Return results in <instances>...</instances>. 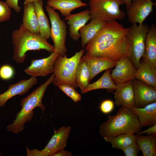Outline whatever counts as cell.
Wrapping results in <instances>:
<instances>
[{"instance_id":"1","label":"cell","mask_w":156,"mask_h":156,"mask_svg":"<svg viewBox=\"0 0 156 156\" xmlns=\"http://www.w3.org/2000/svg\"><path fill=\"white\" fill-rule=\"evenodd\" d=\"M128 28L116 21L107 22L104 27L86 44L84 55L107 58L117 62L129 57L126 38Z\"/></svg>"},{"instance_id":"2","label":"cell","mask_w":156,"mask_h":156,"mask_svg":"<svg viewBox=\"0 0 156 156\" xmlns=\"http://www.w3.org/2000/svg\"><path fill=\"white\" fill-rule=\"evenodd\" d=\"M54 77L53 74L44 83L21 100V109L17 113L12 122L6 127L8 131L15 134L23 131L25 129V124L32 120L34 115L33 110L36 107L40 108L43 114L45 107L42 103V99L48 87L53 83Z\"/></svg>"},{"instance_id":"3","label":"cell","mask_w":156,"mask_h":156,"mask_svg":"<svg viewBox=\"0 0 156 156\" xmlns=\"http://www.w3.org/2000/svg\"><path fill=\"white\" fill-rule=\"evenodd\" d=\"M14 50L13 59L21 64L25 60L26 53L29 51L45 50L51 53L54 52L53 46L40 34L29 31L21 24L18 29L14 30L12 35Z\"/></svg>"},{"instance_id":"4","label":"cell","mask_w":156,"mask_h":156,"mask_svg":"<svg viewBox=\"0 0 156 156\" xmlns=\"http://www.w3.org/2000/svg\"><path fill=\"white\" fill-rule=\"evenodd\" d=\"M141 127L137 116L130 109L120 107L115 115L107 116L100 125L99 133L103 138L124 134H138Z\"/></svg>"},{"instance_id":"5","label":"cell","mask_w":156,"mask_h":156,"mask_svg":"<svg viewBox=\"0 0 156 156\" xmlns=\"http://www.w3.org/2000/svg\"><path fill=\"white\" fill-rule=\"evenodd\" d=\"M85 52V50L81 49L70 58L67 57L66 54L64 56L59 55L54 64V77L53 83L54 86L68 84L75 89L77 88L75 79L76 73Z\"/></svg>"},{"instance_id":"6","label":"cell","mask_w":156,"mask_h":156,"mask_svg":"<svg viewBox=\"0 0 156 156\" xmlns=\"http://www.w3.org/2000/svg\"><path fill=\"white\" fill-rule=\"evenodd\" d=\"M150 27L146 24H132L128 28L126 38L129 45L128 57L136 69L144 55L145 43Z\"/></svg>"},{"instance_id":"7","label":"cell","mask_w":156,"mask_h":156,"mask_svg":"<svg viewBox=\"0 0 156 156\" xmlns=\"http://www.w3.org/2000/svg\"><path fill=\"white\" fill-rule=\"evenodd\" d=\"M91 19H97L106 22L120 20L125 16L120 9L125 4L123 0H90Z\"/></svg>"},{"instance_id":"8","label":"cell","mask_w":156,"mask_h":156,"mask_svg":"<svg viewBox=\"0 0 156 156\" xmlns=\"http://www.w3.org/2000/svg\"><path fill=\"white\" fill-rule=\"evenodd\" d=\"M45 8L51 24L50 37L53 42L54 52L64 56L67 51L65 44L67 26L57 12L48 5Z\"/></svg>"},{"instance_id":"9","label":"cell","mask_w":156,"mask_h":156,"mask_svg":"<svg viewBox=\"0 0 156 156\" xmlns=\"http://www.w3.org/2000/svg\"><path fill=\"white\" fill-rule=\"evenodd\" d=\"M59 55L53 52L48 57L31 61L29 66L24 70L25 72L31 77H45L53 73L55 62Z\"/></svg>"},{"instance_id":"10","label":"cell","mask_w":156,"mask_h":156,"mask_svg":"<svg viewBox=\"0 0 156 156\" xmlns=\"http://www.w3.org/2000/svg\"><path fill=\"white\" fill-rule=\"evenodd\" d=\"M154 3L152 0H132L127 10L129 21L132 24L142 25L153 11Z\"/></svg>"},{"instance_id":"11","label":"cell","mask_w":156,"mask_h":156,"mask_svg":"<svg viewBox=\"0 0 156 156\" xmlns=\"http://www.w3.org/2000/svg\"><path fill=\"white\" fill-rule=\"evenodd\" d=\"M115 67L110 75L116 85L133 81L135 79L137 69L128 57H123L117 61Z\"/></svg>"},{"instance_id":"12","label":"cell","mask_w":156,"mask_h":156,"mask_svg":"<svg viewBox=\"0 0 156 156\" xmlns=\"http://www.w3.org/2000/svg\"><path fill=\"white\" fill-rule=\"evenodd\" d=\"M54 133L45 148L41 150L45 156L53 155L66 146L71 128L63 126L57 130L54 128Z\"/></svg>"},{"instance_id":"13","label":"cell","mask_w":156,"mask_h":156,"mask_svg":"<svg viewBox=\"0 0 156 156\" xmlns=\"http://www.w3.org/2000/svg\"><path fill=\"white\" fill-rule=\"evenodd\" d=\"M135 107L142 108L156 102V88L135 79L133 80Z\"/></svg>"},{"instance_id":"14","label":"cell","mask_w":156,"mask_h":156,"mask_svg":"<svg viewBox=\"0 0 156 156\" xmlns=\"http://www.w3.org/2000/svg\"><path fill=\"white\" fill-rule=\"evenodd\" d=\"M114 93V103L118 107L129 109L135 107L133 81L116 85Z\"/></svg>"},{"instance_id":"15","label":"cell","mask_w":156,"mask_h":156,"mask_svg":"<svg viewBox=\"0 0 156 156\" xmlns=\"http://www.w3.org/2000/svg\"><path fill=\"white\" fill-rule=\"evenodd\" d=\"M37 83L36 78L31 77L29 79H22L15 84H10L8 90L0 94V107L4 106L7 101L12 97L26 94Z\"/></svg>"},{"instance_id":"16","label":"cell","mask_w":156,"mask_h":156,"mask_svg":"<svg viewBox=\"0 0 156 156\" xmlns=\"http://www.w3.org/2000/svg\"><path fill=\"white\" fill-rule=\"evenodd\" d=\"M91 19L89 10H86L75 14H71L65 17L64 20L67 21L69 26V32L70 37L73 40L77 41L80 38L79 30Z\"/></svg>"},{"instance_id":"17","label":"cell","mask_w":156,"mask_h":156,"mask_svg":"<svg viewBox=\"0 0 156 156\" xmlns=\"http://www.w3.org/2000/svg\"><path fill=\"white\" fill-rule=\"evenodd\" d=\"M86 61L90 74L89 82L101 72L115 66L116 61L107 58L88 57L83 55Z\"/></svg>"},{"instance_id":"18","label":"cell","mask_w":156,"mask_h":156,"mask_svg":"<svg viewBox=\"0 0 156 156\" xmlns=\"http://www.w3.org/2000/svg\"><path fill=\"white\" fill-rule=\"evenodd\" d=\"M144 61L156 68V27L152 24L148 32L145 43Z\"/></svg>"},{"instance_id":"19","label":"cell","mask_w":156,"mask_h":156,"mask_svg":"<svg viewBox=\"0 0 156 156\" xmlns=\"http://www.w3.org/2000/svg\"><path fill=\"white\" fill-rule=\"evenodd\" d=\"M130 109L137 116L141 127L156 125V102L143 107H134Z\"/></svg>"},{"instance_id":"20","label":"cell","mask_w":156,"mask_h":156,"mask_svg":"<svg viewBox=\"0 0 156 156\" xmlns=\"http://www.w3.org/2000/svg\"><path fill=\"white\" fill-rule=\"evenodd\" d=\"M107 23L99 19H92L88 24L80 29L79 32L83 48L104 27Z\"/></svg>"},{"instance_id":"21","label":"cell","mask_w":156,"mask_h":156,"mask_svg":"<svg viewBox=\"0 0 156 156\" xmlns=\"http://www.w3.org/2000/svg\"><path fill=\"white\" fill-rule=\"evenodd\" d=\"M83 0H48V5L54 10H57L65 17L70 16L73 10L86 6L87 4Z\"/></svg>"},{"instance_id":"22","label":"cell","mask_w":156,"mask_h":156,"mask_svg":"<svg viewBox=\"0 0 156 156\" xmlns=\"http://www.w3.org/2000/svg\"><path fill=\"white\" fill-rule=\"evenodd\" d=\"M22 26L36 34H39L37 16L33 2L24 3Z\"/></svg>"},{"instance_id":"23","label":"cell","mask_w":156,"mask_h":156,"mask_svg":"<svg viewBox=\"0 0 156 156\" xmlns=\"http://www.w3.org/2000/svg\"><path fill=\"white\" fill-rule=\"evenodd\" d=\"M33 3L37 16L39 34L47 40L50 37L51 27L43 10V2L42 0H38Z\"/></svg>"},{"instance_id":"24","label":"cell","mask_w":156,"mask_h":156,"mask_svg":"<svg viewBox=\"0 0 156 156\" xmlns=\"http://www.w3.org/2000/svg\"><path fill=\"white\" fill-rule=\"evenodd\" d=\"M135 79L156 88V68L151 67L144 61L140 62L136 70Z\"/></svg>"},{"instance_id":"25","label":"cell","mask_w":156,"mask_h":156,"mask_svg":"<svg viewBox=\"0 0 156 156\" xmlns=\"http://www.w3.org/2000/svg\"><path fill=\"white\" fill-rule=\"evenodd\" d=\"M136 143L144 156H156V134L136 136Z\"/></svg>"},{"instance_id":"26","label":"cell","mask_w":156,"mask_h":156,"mask_svg":"<svg viewBox=\"0 0 156 156\" xmlns=\"http://www.w3.org/2000/svg\"><path fill=\"white\" fill-rule=\"evenodd\" d=\"M110 75V69L105 70L104 74L98 80L92 83L89 84L82 94H85L91 91L99 89L115 90L116 85L112 80Z\"/></svg>"},{"instance_id":"27","label":"cell","mask_w":156,"mask_h":156,"mask_svg":"<svg viewBox=\"0 0 156 156\" xmlns=\"http://www.w3.org/2000/svg\"><path fill=\"white\" fill-rule=\"evenodd\" d=\"M90 74L86 61L81 58L79 64L75 79L77 86L80 88L81 93L89 84Z\"/></svg>"},{"instance_id":"28","label":"cell","mask_w":156,"mask_h":156,"mask_svg":"<svg viewBox=\"0 0 156 156\" xmlns=\"http://www.w3.org/2000/svg\"><path fill=\"white\" fill-rule=\"evenodd\" d=\"M104 139L105 142L110 143L113 148L122 151L129 145L136 142V136L133 134H122Z\"/></svg>"},{"instance_id":"29","label":"cell","mask_w":156,"mask_h":156,"mask_svg":"<svg viewBox=\"0 0 156 156\" xmlns=\"http://www.w3.org/2000/svg\"><path fill=\"white\" fill-rule=\"evenodd\" d=\"M57 86L74 102H77L81 100V95L72 86L68 84H61Z\"/></svg>"},{"instance_id":"30","label":"cell","mask_w":156,"mask_h":156,"mask_svg":"<svg viewBox=\"0 0 156 156\" xmlns=\"http://www.w3.org/2000/svg\"><path fill=\"white\" fill-rule=\"evenodd\" d=\"M11 10L7 3L0 0V22L8 21L11 18Z\"/></svg>"},{"instance_id":"31","label":"cell","mask_w":156,"mask_h":156,"mask_svg":"<svg viewBox=\"0 0 156 156\" xmlns=\"http://www.w3.org/2000/svg\"><path fill=\"white\" fill-rule=\"evenodd\" d=\"M14 74V70L12 66L4 64L0 67V78L3 80L11 78Z\"/></svg>"},{"instance_id":"32","label":"cell","mask_w":156,"mask_h":156,"mask_svg":"<svg viewBox=\"0 0 156 156\" xmlns=\"http://www.w3.org/2000/svg\"><path fill=\"white\" fill-rule=\"evenodd\" d=\"M114 103L109 99L104 100L101 103L99 109L101 112L104 114H108L112 111L114 109Z\"/></svg>"},{"instance_id":"33","label":"cell","mask_w":156,"mask_h":156,"mask_svg":"<svg viewBox=\"0 0 156 156\" xmlns=\"http://www.w3.org/2000/svg\"><path fill=\"white\" fill-rule=\"evenodd\" d=\"M140 151L139 146L135 142L129 145L122 151L126 156H137Z\"/></svg>"},{"instance_id":"34","label":"cell","mask_w":156,"mask_h":156,"mask_svg":"<svg viewBox=\"0 0 156 156\" xmlns=\"http://www.w3.org/2000/svg\"><path fill=\"white\" fill-rule=\"evenodd\" d=\"M5 2L16 12L19 13L20 12L21 8L18 5V0H6Z\"/></svg>"},{"instance_id":"35","label":"cell","mask_w":156,"mask_h":156,"mask_svg":"<svg viewBox=\"0 0 156 156\" xmlns=\"http://www.w3.org/2000/svg\"><path fill=\"white\" fill-rule=\"evenodd\" d=\"M26 149L27 156H45L41 151H39L37 149L30 150L26 146Z\"/></svg>"},{"instance_id":"36","label":"cell","mask_w":156,"mask_h":156,"mask_svg":"<svg viewBox=\"0 0 156 156\" xmlns=\"http://www.w3.org/2000/svg\"><path fill=\"white\" fill-rule=\"evenodd\" d=\"M144 134H146L147 135L156 134V125L150 127L146 130L140 131L138 134L142 135Z\"/></svg>"},{"instance_id":"37","label":"cell","mask_w":156,"mask_h":156,"mask_svg":"<svg viewBox=\"0 0 156 156\" xmlns=\"http://www.w3.org/2000/svg\"><path fill=\"white\" fill-rule=\"evenodd\" d=\"M72 155L71 152L62 150L54 154L52 156H71Z\"/></svg>"},{"instance_id":"38","label":"cell","mask_w":156,"mask_h":156,"mask_svg":"<svg viewBox=\"0 0 156 156\" xmlns=\"http://www.w3.org/2000/svg\"><path fill=\"white\" fill-rule=\"evenodd\" d=\"M125 4L126 5L127 10L130 6L132 3V0H123Z\"/></svg>"},{"instance_id":"39","label":"cell","mask_w":156,"mask_h":156,"mask_svg":"<svg viewBox=\"0 0 156 156\" xmlns=\"http://www.w3.org/2000/svg\"><path fill=\"white\" fill-rule=\"evenodd\" d=\"M38 0H25L24 3L33 2Z\"/></svg>"},{"instance_id":"40","label":"cell","mask_w":156,"mask_h":156,"mask_svg":"<svg viewBox=\"0 0 156 156\" xmlns=\"http://www.w3.org/2000/svg\"><path fill=\"white\" fill-rule=\"evenodd\" d=\"M2 156V154L0 152V156Z\"/></svg>"},{"instance_id":"41","label":"cell","mask_w":156,"mask_h":156,"mask_svg":"<svg viewBox=\"0 0 156 156\" xmlns=\"http://www.w3.org/2000/svg\"><path fill=\"white\" fill-rule=\"evenodd\" d=\"M0 32H1V31H0Z\"/></svg>"}]
</instances>
